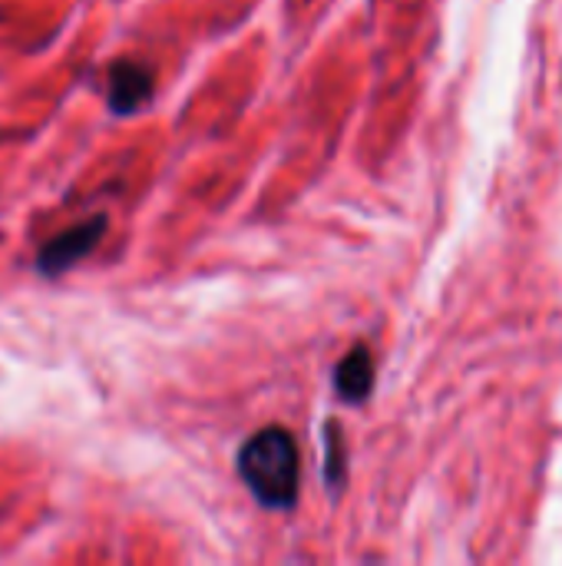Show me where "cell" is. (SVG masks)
I'll return each mask as SVG.
<instances>
[{"instance_id": "cell-5", "label": "cell", "mask_w": 562, "mask_h": 566, "mask_svg": "<svg viewBox=\"0 0 562 566\" xmlns=\"http://www.w3.org/2000/svg\"><path fill=\"white\" fill-rule=\"evenodd\" d=\"M341 454H338V428L328 424V481L338 484L341 481Z\"/></svg>"}, {"instance_id": "cell-1", "label": "cell", "mask_w": 562, "mask_h": 566, "mask_svg": "<svg viewBox=\"0 0 562 566\" xmlns=\"http://www.w3.org/2000/svg\"><path fill=\"white\" fill-rule=\"evenodd\" d=\"M298 444L285 428H262L238 451V478L268 511H291L298 504Z\"/></svg>"}, {"instance_id": "cell-3", "label": "cell", "mask_w": 562, "mask_h": 566, "mask_svg": "<svg viewBox=\"0 0 562 566\" xmlns=\"http://www.w3.org/2000/svg\"><path fill=\"white\" fill-rule=\"evenodd\" d=\"M152 93V73L139 63H116L109 70V106L116 113H132L139 109Z\"/></svg>"}, {"instance_id": "cell-4", "label": "cell", "mask_w": 562, "mask_h": 566, "mask_svg": "<svg viewBox=\"0 0 562 566\" xmlns=\"http://www.w3.org/2000/svg\"><path fill=\"white\" fill-rule=\"evenodd\" d=\"M335 388L351 405L368 401V395L374 388V361H371V352L364 345H354L351 355H344L338 361V368H335Z\"/></svg>"}, {"instance_id": "cell-2", "label": "cell", "mask_w": 562, "mask_h": 566, "mask_svg": "<svg viewBox=\"0 0 562 566\" xmlns=\"http://www.w3.org/2000/svg\"><path fill=\"white\" fill-rule=\"evenodd\" d=\"M103 232H106V219H103V216H99V219H89V222H83V226L66 229V232L56 235L50 245H43L40 269H43L46 275H60L63 269H70V265H76L83 255H89L93 245L103 239Z\"/></svg>"}]
</instances>
